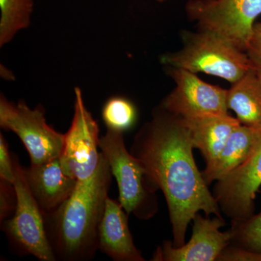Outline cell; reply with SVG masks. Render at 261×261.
Returning a JSON list of instances; mask_svg holds the SVG:
<instances>
[{"mask_svg":"<svg viewBox=\"0 0 261 261\" xmlns=\"http://www.w3.org/2000/svg\"><path fill=\"white\" fill-rule=\"evenodd\" d=\"M174 88L160 106L182 118L206 114H227L228 89L200 80L196 73L168 67Z\"/></svg>","mask_w":261,"mask_h":261,"instance_id":"obj_9","label":"cell"},{"mask_svg":"<svg viewBox=\"0 0 261 261\" xmlns=\"http://www.w3.org/2000/svg\"><path fill=\"white\" fill-rule=\"evenodd\" d=\"M261 139V127L239 125L228 139L219 155L206 164L202 171L207 185L228 176L246 161Z\"/></svg>","mask_w":261,"mask_h":261,"instance_id":"obj_15","label":"cell"},{"mask_svg":"<svg viewBox=\"0 0 261 261\" xmlns=\"http://www.w3.org/2000/svg\"><path fill=\"white\" fill-rule=\"evenodd\" d=\"M128 215L119 201L108 197L99 225L98 250L115 261H145L134 243Z\"/></svg>","mask_w":261,"mask_h":261,"instance_id":"obj_13","label":"cell"},{"mask_svg":"<svg viewBox=\"0 0 261 261\" xmlns=\"http://www.w3.org/2000/svg\"><path fill=\"white\" fill-rule=\"evenodd\" d=\"M154 1L158 2V3H162L168 1V0H154Z\"/></svg>","mask_w":261,"mask_h":261,"instance_id":"obj_26","label":"cell"},{"mask_svg":"<svg viewBox=\"0 0 261 261\" xmlns=\"http://www.w3.org/2000/svg\"><path fill=\"white\" fill-rule=\"evenodd\" d=\"M190 130L181 117L157 106L142 125L129 149L145 168L154 191L167 203L173 246L185 243L188 225L200 211L222 218L219 204L199 171Z\"/></svg>","mask_w":261,"mask_h":261,"instance_id":"obj_1","label":"cell"},{"mask_svg":"<svg viewBox=\"0 0 261 261\" xmlns=\"http://www.w3.org/2000/svg\"><path fill=\"white\" fill-rule=\"evenodd\" d=\"M34 0H0V47L9 44L20 31L28 28Z\"/></svg>","mask_w":261,"mask_h":261,"instance_id":"obj_17","label":"cell"},{"mask_svg":"<svg viewBox=\"0 0 261 261\" xmlns=\"http://www.w3.org/2000/svg\"><path fill=\"white\" fill-rule=\"evenodd\" d=\"M246 53L252 66L261 69V22L254 25Z\"/></svg>","mask_w":261,"mask_h":261,"instance_id":"obj_23","label":"cell"},{"mask_svg":"<svg viewBox=\"0 0 261 261\" xmlns=\"http://www.w3.org/2000/svg\"><path fill=\"white\" fill-rule=\"evenodd\" d=\"M0 179L6 180L12 184H14L15 179L13 155L2 133L0 134Z\"/></svg>","mask_w":261,"mask_h":261,"instance_id":"obj_21","label":"cell"},{"mask_svg":"<svg viewBox=\"0 0 261 261\" xmlns=\"http://www.w3.org/2000/svg\"><path fill=\"white\" fill-rule=\"evenodd\" d=\"M99 148L116 178L122 207L137 219H152L159 210L156 192L142 163L127 149L123 133L107 129L100 137Z\"/></svg>","mask_w":261,"mask_h":261,"instance_id":"obj_4","label":"cell"},{"mask_svg":"<svg viewBox=\"0 0 261 261\" xmlns=\"http://www.w3.org/2000/svg\"><path fill=\"white\" fill-rule=\"evenodd\" d=\"M17 206V194L14 184L0 179V223L14 214Z\"/></svg>","mask_w":261,"mask_h":261,"instance_id":"obj_20","label":"cell"},{"mask_svg":"<svg viewBox=\"0 0 261 261\" xmlns=\"http://www.w3.org/2000/svg\"><path fill=\"white\" fill-rule=\"evenodd\" d=\"M256 69L257 76H258L259 80H260L261 82V69H257V68H255Z\"/></svg>","mask_w":261,"mask_h":261,"instance_id":"obj_25","label":"cell"},{"mask_svg":"<svg viewBox=\"0 0 261 261\" xmlns=\"http://www.w3.org/2000/svg\"><path fill=\"white\" fill-rule=\"evenodd\" d=\"M216 182L213 194L231 224L255 214L256 193L261 187V139L245 163Z\"/></svg>","mask_w":261,"mask_h":261,"instance_id":"obj_10","label":"cell"},{"mask_svg":"<svg viewBox=\"0 0 261 261\" xmlns=\"http://www.w3.org/2000/svg\"><path fill=\"white\" fill-rule=\"evenodd\" d=\"M29 190L45 215L56 210L74 190L77 180L63 171L60 157L25 168Z\"/></svg>","mask_w":261,"mask_h":261,"instance_id":"obj_12","label":"cell"},{"mask_svg":"<svg viewBox=\"0 0 261 261\" xmlns=\"http://www.w3.org/2000/svg\"><path fill=\"white\" fill-rule=\"evenodd\" d=\"M219 261H261V252L250 251L229 245L221 252Z\"/></svg>","mask_w":261,"mask_h":261,"instance_id":"obj_22","label":"cell"},{"mask_svg":"<svg viewBox=\"0 0 261 261\" xmlns=\"http://www.w3.org/2000/svg\"><path fill=\"white\" fill-rule=\"evenodd\" d=\"M192 234L188 243L181 247L173 246L172 241L166 240L156 249L151 260L215 261L231 243V228L221 231L226 225L224 219L218 216L203 217L197 214L192 221Z\"/></svg>","mask_w":261,"mask_h":261,"instance_id":"obj_11","label":"cell"},{"mask_svg":"<svg viewBox=\"0 0 261 261\" xmlns=\"http://www.w3.org/2000/svg\"><path fill=\"white\" fill-rule=\"evenodd\" d=\"M1 76L2 78L8 81H12L15 80V75L10 71L9 69L5 67L4 65H1Z\"/></svg>","mask_w":261,"mask_h":261,"instance_id":"obj_24","label":"cell"},{"mask_svg":"<svg viewBox=\"0 0 261 261\" xmlns=\"http://www.w3.org/2000/svg\"><path fill=\"white\" fill-rule=\"evenodd\" d=\"M185 9L197 30L216 34L246 53L261 0H188Z\"/></svg>","mask_w":261,"mask_h":261,"instance_id":"obj_5","label":"cell"},{"mask_svg":"<svg viewBox=\"0 0 261 261\" xmlns=\"http://www.w3.org/2000/svg\"><path fill=\"white\" fill-rule=\"evenodd\" d=\"M112 176L101 152L95 172L77 181L69 197L56 210L44 215L46 232L57 260L87 261L95 256Z\"/></svg>","mask_w":261,"mask_h":261,"instance_id":"obj_2","label":"cell"},{"mask_svg":"<svg viewBox=\"0 0 261 261\" xmlns=\"http://www.w3.org/2000/svg\"><path fill=\"white\" fill-rule=\"evenodd\" d=\"M193 142L208 164L218 155L233 130L241 124L237 118L228 114H206L182 118Z\"/></svg>","mask_w":261,"mask_h":261,"instance_id":"obj_14","label":"cell"},{"mask_svg":"<svg viewBox=\"0 0 261 261\" xmlns=\"http://www.w3.org/2000/svg\"><path fill=\"white\" fill-rule=\"evenodd\" d=\"M233 239L230 245L261 252V211L242 222L231 224Z\"/></svg>","mask_w":261,"mask_h":261,"instance_id":"obj_19","label":"cell"},{"mask_svg":"<svg viewBox=\"0 0 261 261\" xmlns=\"http://www.w3.org/2000/svg\"><path fill=\"white\" fill-rule=\"evenodd\" d=\"M99 134V124L86 106L82 89L75 87L74 113L60 156L63 171L70 177L82 181L95 172L100 159Z\"/></svg>","mask_w":261,"mask_h":261,"instance_id":"obj_8","label":"cell"},{"mask_svg":"<svg viewBox=\"0 0 261 261\" xmlns=\"http://www.w3.org/2000/svg\"><path fill=\"white\" fill-rule=\"evenodd\" d=\"M182 47L160 57L161 64L238 82L252 68L245 51L213 33L197 30L181 34Z\"/></svg>","mask_w":261,"mask_h":261,"instance_id":"obj_3","label":"cell"},{"mask_svg":"<svg viewBox=\"0 0 261 261\" xmlns=\"http://www.w3.org/2000/svg\"><path fill=\"white\" fill-rule=\"evenodd\" d=\"M12 155L17 206L12 217L1 223V228L15 253L33 255L41 261H56L46 232L44 214L29 190L25 168L15 154Z\"/></svg>","mask_w":261,"mask_h":261,"instance_id":"obj_6","label":"cell"},{"mask_svg":"<svg viewBox=\"0 0 261 261\" xmlns=\"http://www.w3.org/2000/svg\"><path fill=\"white\" fill-rule=\"evenodd\" d=\"M0 127L18 136L28 151L31 164H41L61 156L65 135L48 124L41 105L32 109L25 101L13 102L1 94Z\"/></svg>","mask_w":261,"mask_h":261,"instance_id":"obj_7","label":"cell"},{"mask_svg":"<svg viewBox=\"0 0 261 261\" xmlns=\"http://www.w3.org/2000/svg\"><path fill=\"white\" fill-rule=\"evenodd\" d=\"M227 106L241 124L260 128L261 82L254 67L228 89Z\"/></svg>","mask_w":261,"mask_h":261,"instance_id":"obj_16","label":"cell"},{"mask_svg":"<svg viewBox=\"0 0 261 261\" xmlns=\"http://www.w3.org/2000/svg\"><path fill=\"white\" fill-rule=\"evenodd\" d=\"M102 118L107 129L124 133L137 123L138 112L128 98L113 96L103 105Z\"/></svg>","mask_w":261,"mask_h":261,"instance_id":"obj_18","label":"cell"}]
</instances>
